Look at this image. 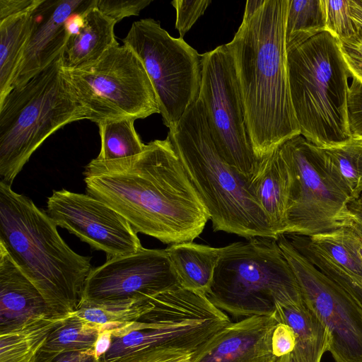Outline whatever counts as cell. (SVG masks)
Segmentation results:
<instances>
[{"label":"cell","instance_id":"7a4b0ae2","mask_svg":"<svg viewBox=\"0 0 362 362\" xmlns=\"http://www.w3.org/2000/svg\"><path fill=\"white\" fill-rule=\"evenodd\" d=\"M290 0L247 1L226 44L234 63L248 135L261 160L300 134L288 77L286 23Z\"/></svg>","mask_w":362,"mask_h":362},{"label":"cell","instance_id":"836d02e7","mask_svg":"<svg viewBox=\"0 0 362 362\" xmlns=\"http://www.w3.org/2000/svg\"><path fill=\"white\" fill-rule=\"evenodd\" d=\"M151 2V0H95V6L118 23L124 18L139 16L141 11Z\"/></svg>","mask_w":362,"mask_h":362},{"label":"cell","instance_id":"2e32d148","mask_svg":"<svg viewBox=\"0 0 362 362\" xmlns=\"http://www.w3.org/2000/svg\"><path fill=\"white\" fill-rule=\"evenodd\" d=\"M95 0H44L35 11V21L23 52L12 88L26 83L62 52L71 35L69 20Z\"/></svg>","mask_w":362,"mask_h":362},{"label":"cell","instance_id":"60d3db41","mask_svg":"<svg viewBox=\"0 0 362 362\" xmlns=\"http://www.w3.org/2000/svg\"><path fill=\"white\" fill-rule=\"evenodd\" d=\"M342 226L352 229L362 240V194L347 205V213Z\"/></svg>","mask_w":362,"mask_h":362},{"label":"cell","instance_id":"cb8c5ba5","mask_svg":"<svg viewBox=\"0 0 362 362\" xmlns=\"http://www.w3.org/2000/svg\"><path fill=\"white\" fill-rule=\"evenodd\" d=\"M35 10L0 21V100L12 89L16 70L35 24Z\"/></svg>","mask_w":362,"mask_h":362},{"label":"cell","instance_id":"83f0119b","mask_svg":"<svg viewBox=\"0 0 362 362\" xmlns=\"http://www.w3.org/2000/svg\"><path fill=\"white\" fill-rule=\"evenodd\" d=\"M326 31L322 0H290L285 39L286 50Z\"/></svg>","mask_w":362,"mask_h":362},{"label":"cell","instance_id":"8992f818","mask_svg":"<svg viewBox=\"0 0 362 362\" xmlns=\"http://www.w3.org/2000/svg\"><path fill=\"white\" fill-rule=\"evenodd\" d=\"M86 119L67 79L62 53L0 100V175L11 185L33 153L53 133Z\"/></svg>","mask_w":362,"mask_h":362},{"label":"cell","instance_id":"ffe728a7","mask_svg":"<svg viewBox=\"0 0 362 362\" xmlns=\"http://www.w3.org/2000/svg\"><path fill=\"white\" fill-rule=\"evenodd\" d=\"M252 190L278 236L284 234L289 173L278 148L260 160Z\"/></svg>","mask_w":362,"mask_h":362},{"label":"cell","instance_id":"3957f363","mask_svg":"<svg viewBox=\"0 0 362 362\" xmlns=\"http://www.w3.org/2000/svg\"><path fill=\"white\" fill-rule=\"evenodd\" d=\"M56 223L28 197L0 182V243L39 290L50 314L66 316L76 310L91 257L64 242Z\"/></svg>","mask_w":362,"mask_h":362},{"label":"cell","instance_id":"7c38bea8","mask_svg":"<svg viewBox=\"0 0 362 362\" xmlns=\"http://www.w3.org/2000/svg\"><path fill=\"white\" fill-rule=\"evenodd\" d=\"M201 100L214 144L225 160L247 180L260 160L248 135L231 53L226 45L202 54Z\"/></svg>","mask_w":362,"mask_h":362},{"label":"cell","instance_id":"d6986e66","mask_svg":"<svg viewBox=\"0 0 362 362\" xmlns=\"http://www.w3.org/2000/svg\"><path fill=\"white\" fill-rule=\"evenodd\" d=\"M83 24L70 35L62 52L64 69H76L91 64L108 49L119 45L115 35L114 20L93 4L82 13Z\"/></svg>","mask_w":362,"mask_h":362},{"label":"cell","instance_id":"52a82bcc","mask_svg":"<svg viewBox=\"0 0 362 362\" xmlns=\"http://www.w3.org/2000/svg\"><path fill=\"white\" fill-rule=\"evenodd\" d=\"M223 247L209 290L216 308L235 317L271 315L276 304L304 303L297 279L276 239L254 237Z\"/></svg>","mask_w":362,"mask_h":362},{"label":"cell","instance_id":"603a6c76","mask_svg":"<svg viewBox=\"0 0 362 362\" xmlns=\"http://www.w3.org/2000/svg\"><path fill=\"white\" fill-rule=\"evenodd\" d=\"M66 316L45 315L1 332L0 362H35L49 333Z\"/></svg>","mask_w":362,"mask_h":362},{"label":"cell","instance_id":"7402d4cb","mask_svg":"<svg viewBox=\"0 0 362 362\" xmlns=\"http://www.w3.org/2000/svg\"><path fill=\"white\" fill-rule=\"evenodd\" d=\"M182 288L206 295L223 251L192 242L170 245L165 248Z\"/></svg>","mask_w":362,"mask_h":362},{"label":"cell","instance_id":"4316f807","mask_svg":"<svg viewBox=\"0 0 362 362\" xmlns=\"http://www.w3.org/2000/svg\"><path fill=\"white\" fill-rule=\"evenodd\" d=\"M101 329L70 314L49 333L37 355L52 357L72 351L94 349Z\"/></svg>","mask_w":362,"mask_h":362},{"label":"cell","instance_id":"e0dca14e","mask_svg":"<svg viewBox=\"0 0 362 362\" xmlns=\"http://www.w3.org/2000/svg\"><path fill=\"white\" fill-rule=\"evenodd\" d=\"M275 313L230 322L195 353L192 362H275L272 337Z\"/></svg>","mask_w":362,"mask_h":362},{"label":"cell","instance_id":"d590c367","mask_svg":"<svg viewBox=\"0 0 362 362\" xmlns=\"http://www.w3.org/2000/svg\"><path fill=\"white\" fill-rule=\"evenodd\" d=\"M347 107L351 136L362 139V83L353 78L348 89Z\"/></svg>","mask_w":362,"mask_h":362},{"label":"cell","instance_id":"8fae6325","mask_svg":"<svg viewBox=\"0 0 362 362\" xmlns=\"http://www.w3.org/2000/svg\"><path fill=\"white\" fill-rule=\"evenodd\" d=\"M123 45L141 60L153 86L160 114L169 129L199 98L202 80V54L183 39L172 37L158 21L134 22Z\"/></svg>","mask_w":362,"mask_h":362},{"label":"cell","instance_id":"5b68a950","mask_svg":"<svg viewBox=\"0 0 362 362\" xmlns=\"http://www.w3.org/2000/svg\"><path fill=\"white\" fill-rule=\"evenodd\" d=\"M287 69L300 134L320 148L351 139L347 107L351 75L338 40L323 31L287 49Z\"/></svg>","mask_w":362,"mask_h":362},{"label":"cell","instance_id":"30bf717a","mask_svg":"<svg viewBox=\"0 0 362 362\" xmlns=\"http://www.w3.org/2000/svg\"><path fill=\"white\" fill-rule=\"evenodd\" d=\"M64 70L86 119L97 124L160 113L145 67L128 46L119 45L91 64Z\"/></svg>","mask_w":362,"mask_h":362},{"label":"cell","instance_id":"1f68e13d","mask_svg":"<svg viewBox=\"0 0 362 362\" xmlns=\"http://www.w3.org/2000/svg\"><path fill=\"white\" fill-rule=\"evenodd\" d=\"M326 23V31L338 40H347L354 36L359 27L351 16L349 0H322Z\"/></svg>","mask_w":362,"mask_h":362},{"label":"cell","instance_id":"74e56055","mask_svg":"<svg viewBox=\"0 0 362 362\" xmlns=\"http://www.w3.org/2000/svg\"><path fill=\"white\" fill-rule=\"evenodd\" d=\"M296 336L292 328L283 322H278L272 337V349L276 358L293 351Z\"/></svg>","mask_w":362,"mask_h":362},{"label":"cell","instance_id":"9c48e42d","mask_svg":"<svg viewBox=\"0 0 362 362\" xmlns=\"http://www.w3.org/2000/svg\"><path fill=\"white\" fill-rule=\"evenodd\" d=\"M278 149L289 173L284 234L310 237L342 226L351 198L323 149L301 134Z\"/></svg>","mask_w":362,"mask_h":362},{"label":"cell","instance_id":"484cf974","mask_svg":"<svg viewBox=\"0 0 362 362\" xmlns=\"http://www.w3.org/2000/svg\"><path fill=\"white\" fill-rule=\"evenodd\" d=\"M148 300V299H147ZM146 300H82L74 315L103 330L117 331L136 321L146 308Z\"/></svg>","mask_w":362,"mask_h":362},{"label":"cell","instance_id":"d4e9b609","mask_svg":"<svg viewBox=\"0 0 362 362\" xmlns=\"http://www.w3.org/2000/svg\"><path fill=\"white\" fill-rule=\"evenodd\" d=\"M310 245L341 267L347 274L362 283L361 240L349 227L307 237Z\"/></svg>","mask_w":362,"mask_h":362},{"label":"cell","instance_id":"f546056e","mask_svg":"<svg viewBox=\"0 0 362 362\" xmlns=\"http://www.w3.org/2000/svg\"><path fill=\"white\" fill-rule=\"evenodd\" d=\"M322 149L351 201L357 199L362 194V139L351 138L342 144Z\"/></svg>","mask_w":362,"mask_h":362},{"label":"cell","instance_id":"277c9868","mask_svg":"<svg viewBox=\"0 0 362 362\" xmlns=\"http://www.w3.org/2000/svg\"><path fill=\"white\" fill-rule=\"evenodd\" d=\"M198 192L214 231L245 238L279 237L252 190L250 180L219 154L199 98L168 136Z\"/></svg>","mask_w":362,"mask_h":362},{"label":"cell","instance_id":"ac0fdd59","mask_svg":"<svg viewBox=\"0 0 362 362\" xmlns=\"http://www.w3.org/2000/svg\"><path fill=\"white\" fill-rule=\"evenodd\" d=\"M49 314L39 290L0 243V333Z\"/></svg>","mask_w":362,"mask_h":362},{"label":"cell","instance_id":"9a60e30c","mask_svg":"<svg viewBox=\"0 0 362 362\" xmlns=\"http://www.w3.org/2000/svg\"><path fill=\"white\" fill-rule=\"evenodd\" d=\"M46 212L57 226L66 229L107 259L135 253L143 248L137 233L121 214L88 195L54 190Z\"/></svg>","mask_w":362,"mask_h":362},{"label":"cell","instance_id":"6da1fadb","mask_svg":"<svg viewBox=\"0 0 362 362\" xmlns=\"http://www.w3.org/2000/svg\"><path fill=\"white\" fill-rule=\"evenodd\" d=\"M86 192L125 218L136 232L165 244L192 242L209 220L170 141L156 139L136 156L91 160Z\"/></svg>","mask_w":362,"mask_h":362},{"label":"cell","instance_id":"f1b7e54d","mask_svg":"<svg viewBox=\"0 0 362 362\" xmlns=\"http://www.w3.org/2000/svg\"><path fill=\"white\" fill-rule=\"evenodd\" d=\"M134 122V119H124L98 124L100 150L95 158L115 160L141 153L146 144L136 132Z\"/></svg>","mask_w":362,"mask_h":362},{"label":"cell","instance_id":"e575fe53","mask_svg":"<svg viewBox=\"0 0 362 362\" xmlns=\"http://www.w3.org/2000/svg\"><path fill=\"white\" fill-rule=\"evenodd\" d=\"M339 46L351 77L362 83V28L354 36L339 41Z\"/></svg>","mask_w":362,"mask_h":362},{"label":"cell","instance_id":"7bdbcfd3","mask_svg":"<svg viewBox=\"0 0 362 362\" xmlns=\"http://www.w3.org/2000/svg\"><path fill=\"white\" fill-rule=\"evenodd\" d=\"M353 21L362 28V0H349Z\"/></svg>","mask_w":362,"mask_h":362},{"label":"cell","instance_id":"4dcf8cb0","mask_svg":"<svg viewBox=\"0 0 362 362\" xmlns=\"http://www.w3.org/2000/svg\"><path fill=\"white\" fill-rule=\"evenodd\" d=\"M294 247L318 269L348 292L362 308V285L357 280L314 248L307 238L296 240Z\"/></svg>","mask_w":362,"mask_h":362},{"label":"cell","instance_id":"f6af8a7d","mask_svg":"<svg viewBox=\"0 0 362 362\" xmlns=\"http://www.w3.org/2000/svg\"><path fill=\"white\" fill-rule=\"evenodd\" d=\"M359 252L362 257V240H361V245H360V247H359ZM353 278V277H352ZM359 282V281H358ZM360 283V282H359ZM361 285H362V283H360Z\"/></svg>","mask_w":362,"mask_h":362},{"label":"cell","instance_id":"d6a6232c","mask_svg":"<svg viewBox=\"0 0 362 362\" xmlns=\"http://www.w3.org/2000/svg\"><path fill=\"white\" fill-rule=\"evenodd\" d=\"M211 0H174L171 4L176 10L175 28L178 30L180 38L183 39L185 34L201 17Z\"/></svg>","mask_w":362,"mask_h":362},{"label":"cell","instance_id":"4fadbf2b","mask_svg":"<svg viewBox=\"0 0 362 362\" xmlns=\"http://www.w3.org/2000/svg\"><path fill=\"white\" fill-rule=\"evenodd\" d=\"M277 243L300 288L305 305L332 336L334 362H362V308L338 284L300 254L284 234Z\"/></svg>","mask_w":362,"mask_h":362},{"label":"cell","instance_id":"f35d334b","mask_svg":"<svg viewBox=\"0 0 362 362\" xmlns=\"http://www.w3.org/2000/svg\"><path fill=\"white\" fill-rule=\"evenodd\" d=\"M44 0H0V21L33 11Z\"/></svg>","mask_w":362,"mask_h":362},{"label":"cell","instance_id":"ab89813d","mask_svg":"<svg viewBox=\"0 0 362 362\" xmlns=\"http://www.w3.org/2000/svg\"><path fill=\"white\" fill-rule=\"evenodd\" d=\"M35 362H102L94 349L85 351H72L58 354L52 357L37 355Z\"/></svg>","mask_w":362,"mask_h":362},{"label":"cell","instance_id":"ee69618b","mask_svg":"<svg viewBox=\"0 0 362 362\" xmlns=\"http://www.w3.org/2000/svg\"><path fill=\"white\" fill-rule=\"evenodd\" d=\"M275 362H296L293 352L278 358Z\"/></svg>","mask_w":362,"mask_h":362},{"label":"cell","instance_id":"ba28073f","mask_svg":"<svg viewBox=\"0 0 362 362\" xmlns=\"http://www.w3.org/2000/svg\"><path fill=\"white\" fill-rule=\"evenodd\" d=\"M230 322L225 312L202 294L182 287L147 300L143 314L112 332L102 362H118L153 349L197 351Z\"/></svg>","mask_w":362,"mask_h":362},{"label":"cell","instance_id":"5bb4252c","mask_svg":"<svg viewBox=\"0 0 362 362\" xmlns=\"http://www.w3.org/2000/svg\"><path fill=\"white\" fill-rule=\"evenodd\" d=\"M180 287L166 250L143 247L93 268L86 279L82 300H146Z\"/></svg>","mask_w":362,"mask_h":362},{"label":"cell","instance_id":"44dd1931","mask_svg":"<svg viewBox=\"0 0 362 362\" xmlns=\"http://www.w3.org/2000/svg\"><path fill=\"white\" fill-rule=\"evenodd\" d=\"M275 315L279 322L290 326L296 336L293 351L296 362H321L329 351L332 336L322 322L303 303L300 305L276 304Z\"/></svg>","mask_w":362,"mask_h":362},{"label":"cell","instance_id":"8d00e7d4","mask_svg":"<svg viewBox=\"0 0 362 362\" xmlns=\"http://www.w3.org/2000/svg\"><path fill=\"white\" fill-rule=\"evenodd\" d=\"M196 352L153 349L134 354L118 362H192Z\"/></svg>","mask_w":362,"mask_h":362},{"label":"cell","instance_id":"b9f144b4","mask_svg":"<svg viewBox=\"0 0 362 362\" xmlns=\"http://www.w3.org/2000/svg\"><path fill=\"white\" fill-rule=\"evenodd\" d=\"M112 341V331L103 330L102 331L95 342L94 350L96 356L100 358L109 350Z\"/></svg>","mask_w":362,"mask_h":362}]
</instances>
